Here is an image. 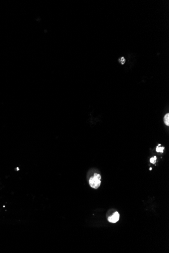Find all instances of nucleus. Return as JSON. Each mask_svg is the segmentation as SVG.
I'll return each instance as SVG.
<instances>
[{
	"label": "nucleus",
	"mask_w": 169,
	"mask_h": 253,
	"mask_svg": "<svg viewBox=\"0 0 169 253\" xmlns=\"http://www.w3.org/2000/svg\"><path fill=\"white\" fill-rule=\"evenodd\" d=\"M101 177L100 174L94 173L89 180V185L92 188L97 189L101 185Z\"/></svg>",
	"instance_id": "nucleus-1"
},
{
	"label": "nucleus",
	"mask_w": 169,
	"mask_h": 253,
	"mask_svg": "<svg viewBox=\"0 0 169 253\" xmlns=\"http://www.w3.org/2000/svg\"><path fill=\"white\" fill-rule=\"evenodd\" d=\"M119 214L118 212H115V213L112 214V215L108 218V222L112 223H115L119 221Z\"/></svg>",
	"instance_id": "nucleus-2"
},
{
	"label": "nucleus",
	"mask_w": 169,
	"mask_h": 253,
	"mask_svg": "<svg viewBox=\"0 0 169 253\" xmlns=\"http://www.w3.org/2000/svg\"><path fill=\"white\" fill-rule=\"evenodd\" d=\"M164 123H165V124L167 125V126H169V113H167V114H166L165 116V117L164 118Z\"/></svg>",
	"instance_id": "nucleus-3"
},
{
	"label": "nucleus",
	"mask_w": 169,
	"mask_h": 253,
	"mask_svg": "<svg viewBox=\"0 0 169 253\" xmlns=\"http://www.w3.org/2000/svg\"><path fill=\"white\" fill-rule=\"evenodd\" d=\"M165 149V147H158V146L156 148V151L158 153H164V150Z\"/></svg>",
	"instance_id": "nucleus-4"
},
{
	"label": "nucleus",
	"mask_w": 169,
	"mask_h": 253,
	"mask_svg": "<svg viewBox=\"0 0 169 253\" xmlns=\"http://www.w3.org/2000/svg\"><path fill=\"white\" fill-rule=\"evenodd\" d=\"M119 63H121V64L123 65V64H125V62H126V59H125L124 57H121V58L119 59Z\"/></svg>",
	"instance_id": "nucleus-5"
},
{
	"label": "nucleus",
	"mask_w": 169,
	"mask_h": 253,
	"mask_svg": "<svg viewBox=\"0 0 169 253\" xmlns=\"http://www.w3.org/2000/svg\"><path fill=\"white\" fill-rule=\"evenodd\" d=\"M157 157L156 156H154V157L151 158L150 159V163H152V164H155L156 163V161H157Z\"/></svg>",
	"instance_id": "nucleus-6"
},
{
	"label": "nucleus",
	"mask_w": 169,
	"mask_h": 253,
	"mask_svg": "<svg viewBox=\"0 0 169 253\" xmlns=\"http://www.w3.org/2000/svg\"><path fill=\"white\" fill-rule=\"evenodd\" d=\"M150 170H152V168H150Z\"/></svg>",
	"instance_id": "nucleus-7"
}]
</instances>
